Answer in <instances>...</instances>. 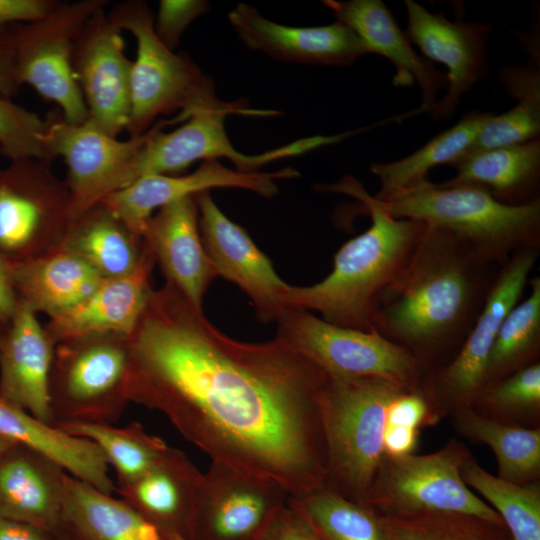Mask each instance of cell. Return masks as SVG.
Instances as JSON below:
<instances>
[{"label":"cell","instance_id":"obj_1","mask_svg":"<svg viewBox=\"0 0 540 540\" xmlns=\"http://www.w3.org/2000/svg\"><path fill=\"white\" fill-rule=\"evenodd\" d=\"M128 344L129 401L164 414L211 462L274 481L289 498L325 487L328 376L286 340H235L165 282Z\"/></svg>","mask_w":540,"mask_h":540},{"label":"cell","instance_id":"obj_2","mask_svg":"<svg viewBox=\"0 0 540 540\" xmlns=\"http://www.w3.org/2000/svg\"><path fill=\"white\" fill-rule=\"evenodd\" d=\"M499 269L453 233L428 226L403 270L381 293L372 327L412 353L427 375L457 354Z\"/></svg>","mask_w":540,"mask_h":540},{"label":"cell","instance_id":"obj_3","mask_svg":"<svg viewBox=\"0 0 540 540\" xmlns=\"http://www.w3.org/2000/svg\"><path fill=\"white\" fill-rule=\"evenodd\" d=\"M321 192L342 193L357 199L371 217L370 227L344 243L333 268L320 282L286 287V307L317 311L328 323L370 331L378 299L398 276L425 234L424 222L390 215L382 203L355 178L319 184Z\"/></svg>","mask_w":540,"mask_h":540},{"label":"cell","instance_id":"obj_4","mask_svg":"<svg viewBox=\"0 0 540 540\" xmlns=\"http://www.w3.org/2000/svg\"><path fill=\"white\" fill-rule=\"evenodd\" d=\"M379 201L391 216L447 230L499 266L516 251L540 250V199L510 206L480 186H441L425 179Z\"/></svg>","mask_w":540,"mask_h":540},{"label":"cell","instance_id":"obj_5","mask_svg":"<svg viewBox=\"0 0 540 540\" xmlns=\"http://www.w3.org/2000/svg\"><path fill=\"white\" fill-rule=\"evenodd\" d=\"M418 385L374 377H328L320 401L326 488L365 504L384 457L387 408L402 391Z\"/></svg>","mask_w":540,"mask_h":540},{"label":"cell","instance_id":"obj_6","mask_svg":"<svg viewBox=\"0 0 540 540\" xmlns=\"http://www.w3.org/2000/svg\"><path fill=\"white\" fill-rule=\"evenodd\" d=\"M110 21L131 33L137 45L131 71V107L126 131L131 137L146 133L159 116L176 111L188 117L221 108L215 85L185 53L167 48L154 31V14L142 0L115 4Z\"/></svg>","mask_w":540,"mask_h":540},{"label":"cell","instance_id":"obj_7","mask_svg":"<svg viewBox=\"0 0 540 540\" xmlns=\"http://www.w3.org/2000/svg\"><path fill=\"white\" fill-rule=\"evenodd\" d=\"M274 116L275 110L251 108L245 102L200 111L191 117L178 116L155 123L145 134V140L131 162L123 187L145 175H180L196 161L230 160L236 170L257 172L264 165L301 155L316 148L335 144L336 135H316L296 140L262 154L249 155L238 151L225 129L227 116Z\"/></svg>","mask_w":540,"mask_h":540},{"label":"cell","instance_id":"obj_8","mask_svg":"<svg viewBox=\"0 0 540 540\" xmlns=\"http://www.w3.org/2000/svg\"><path fill=\"white\" fill-rule=\"evenodd\" d=\"M128 336L98 335L55 345L49 378L52 424H112L128 403Z\"/></svg>","mask_w":540,"mask_h":540},{"label":"cell","instance_id":"obj_9","mask_svg":"<svg viewBox=\"0 0 540 540\" xmlns=\"http://www.w3.org/2000/svg\"><path fill=\"white\" fill-rule=\"evenodd\" d=\"M71 196L51 161L22 159L0 169V255L16 264L62 249Z\"/></svg>","mask_w":540,"mask_h":540},{"label":"cell","instance_id":"obj_10","mask_svg":"<svg viewBox=\"0 0 540 540\" xmlns=\"http://www.w3.org/2000/svg\"><path fill=\"white\" fill-rule=\"evenodd\" d=\"M469 456L455 439L427 455H384L365 504L380 514L461 513L505 527L498 513L462 480L461 469Z\"/></svg>","mask_w":540,"mask_h":540},{"label":"cell","instance_id":"obj_11","mask_svg":"<svg viewBox=\"0 0 540 540\" xmlns=\"http://www.w3.org/2000/svg\"><path fill=\"white\" fill-rule=\"evenodd\" d=\"M278 337L333 378H384L421 384L426 373L406 348L379 334L337 326L310 311L286 308Z\"/></svg>","mask_w":540,"mask_h":540},{"label":"cell","instance_id":"obj_12","mask_svg":"<svg viewBox=\"0 0 540 540\" xmlns=\"http://www.w3.org/2000/svg\"><path fill=\"white\" fill-rule=\"evenodd\" d=\"M106 5L105 0L58 1L43 18L12 25L21 85H29L43 99L55 103L64 119L73 124L88 119L72 71L74 41L85 22Z\"/></svg>","mask_w":540,"mask_h":540},{"label":"cell","instance_id":"obj_13","mask_svg":"<svg viewBox=\"0 0 540 540\" xmlns=\"http://www.w3.org/2000/svg\"><path fill=\"white\" fill-rule=\"evenodd\" d=\"M540 250L514 252L500 266L474 326L454 358L422 381L438 410L471 407L485 384L486 366L501 324L519 302Z\"/></svg>","mask_w":540,"mask_h":540},{"label":"cell","instance_id":"obj_14","mask_svg":"<svg viewBox=\"0 0 540 540\" xmlns=\"http://www.w3.org/2000/svg\"><path fill=\"white\" fill-rule=\"evenodd\" d=\"M145 134L120 140L87 120L70 123L60 112H52L45 118L44 147L49 160L62 157L65 161L73 222L88 208L122 188Z\"/></svg>","mask_w":540,"mask_h":540},{"label":"cell","instance_id":"obj_15","mask_svg":"<svg viewBox=\"0 0 540 540\" xmlns=\"http://www.w3.org/2000/svg\"><path fill=\"white\" fill-rule=\"evenodd\" d=\"M288 499L274 481L211 462L202 473L187 540H257Z\"/></svg>","mask_w":540,"mask_h":540},{"label":"cell","instance_id":"obj_16","mask_svg":"<svg viewBox=\"0 0 540 540\" xmlns=\"http://www.w3.org/2000/svg\"><path fill=\"white\" fill-rule=\"evenodd\" d=\"M105 8L93 14L77 34L72 71L88 111L87 121L113 136L126 130L131 107L133 61Z\"/></svg>","mask_w":540,"mask_h":540},{"label":"cell","instance_id":"obj_17","mask_svg":"<svg viewBox=\"0 0 540 540\" xmlns=\"http://www.w3.org/2000/svg\"><path fill=\"white\" fill-rule=\"evenodd\" d=\"M195 201L201 238L218 275L243 290L261 321H277L288 308L283 302L288 284L245 229L219 209L209 191L195 195Z\"/></svg>","mask_w":540,"mask_h":540},{"label":"cell","instance_id":"obj_18","mask_svg":"<svg viewBox=\"0 0 540 540\" xmlns=\"http://www.w3.org/2000/svg\"><path fill=\"white\" fill-rule=\"evenodd\" d=\"M404 3L408 39L427 58L448 69L447 91L432 109V117L451 118L461 97L486 75L491 26L479 21H450L442 13H431L412 0Z\"/></svg>","mask_w":540,"mask_h":540},{"label":"cell","instance_id":"obj_19","mask_svg":"<svg viewBox=\"0 0 540 540\" xmlns=\"http://www.w3.org/2000/svg\"><path fill=\"white\" fill-rule=\"evenodd\" d=\"M298 176L299 172L289 167L270 173L243 172L228 168L218 160H208L189 174L142 176L101 201L141 236L145 222L156 209L182 198L212 188H241L271 198L278 193L276 180Z\"/></svg>","mask_w":540,"mask_h":540},{"label":"cell","instance_id":"obj_20","mask_svg":"<svg viewBox=\"0 0 540 540\" xmlns=\"http://www.w3.org/2000/svg\"><path fill=\"white\" fill-rule=\"evenodd\" d=\"M228 19L247 47L280 61L345 66L370 53L361 38L339 21L316 27L287 26L245 3L232 9Z\"/></svg>","mask_w":540,"mask_h":540},{"label":"cell","instance_id":"obj_21","mask_svg":"<svg viewBox=\"0 0 540 540\" xmlns=\"http://www.w3.org/2000/svg\"><path fill=\"white\" fill-rule=\"evenodd\" d=\"M141 237L166 278L197 308L219 277L202 241L195 196L158 209L144 224Z\"/></svg>","mask_w":540,"mask_h":540},{"label":"cell","instance_id":"obj_22","mask_svg":"<svg viewBox=\"0 0 540 540\" xmlns=\"http://www.w3.org/2000/svg\"><path fill=\"white\" fill-rule=\"evenodd\" d=\"M323 3L332 11L336 21L348 26L361 38L370 53L379 54L394 65V86L418 84L422 103L411 111L412 116L431 112L438 101L439 91L447 86L446 74L413 49L385 3L381 0H325Z\"/></svg>","mask_w":540,"mask_h":540},{"label":"cell","instance_id":"obj_23","mask_svg":"<svg viewBox=\"0 0 540 540\" xmlns=\"http://www.w3.org/2000/svg\"><path fill=\"white\" fill-rule=\"evenodd\" d=\"M154 264L145 245L144 258L134 272L103 279L80 303L49 317L44 328L54 344L98 335L129 336L153 291L151 274Z\"/></svg>","mask_w":540,"mask_h":540},{"label":"cell","instance_id":"obj_24","mask_svg":"<svg viewBox=\"0 0 540 540\" xmlns=\"http://www.w3.org/2000/svg\"><path fill=\"white\" fill-rule=\"evenodd\" d=\"M54 349L36 312L20 301L0 341V396L50 424L49 378Z\"/></svg>","mask_w":540,"mask_h":540},{"label":"cell","instance_id":"obj_25","mask_svg":"<svg viewBox=\"0 0 540 540\" xmlns=\"http://www.w3.org/2000/svg\"><path fill=\"white\" fill-rule=\"evenodd\" d=\"M66 474L48 456L14 445L0 458V517L57 533Z\"/></svg>","mask_w":540,"mask_h":540},{"label":"cell","instance_id":"obj_26","mask_svg":"<svg viewBox=\"0 0 540 540\" xmlns=\"http://www.w3.org/2000/svg\"><path fill=\"white\" fill-rule=\"evenodd\" d=\"M201 477L183 451L170 447L151 469L115 492L159 531L187 539Z\"/></svg>","mask_w":540,"mask_h":540},{"label":"cell","instance_id":"obj_27","mask_svg":"<svg viewBox=\"0 0 540 540\" xmlns=\"http://www.w3.org/2000/svg\"><path fill=\"white\" fill-rule=\"evenodd\" d=\"M0 436L48 456L69 475L104 493L116 490L107 460L93 442L39 420L1 396Z\"/></svg>","mask_w":540,"mask_h":540},{"label":"cell","instance_id":"obj_28","mask_svg":"<svg viewBox=\"0 0 540 540\" xmlns=\"http://www.w3.org/2000/svg\"><path fill=\"white\" fill-rule=\"evenodd\" d=\"M61 529L72 540H160V531L125 500L68 473Z\"/></svg>","mask_w":540,"mask_h":540},{"label":"cell","instance_id":"obj_29","mask_svg":"<svg viewBox=\"0 0 540 540\" xmlns=\"http://www.w3.org/2000/svg\"><path fill=\"white\" fill-rule=\"evenodd\" d=\"M452 167L456 175L441 186L476 185L497 201L521 206L540 199V139L482 151Z\"/></svg>","mask_w":540,"mask_h":540},{"label":"cell","instance_id":"obj_30","mask_svg":"<svg viewBox=\"0 0 540 540\" xmlns=\"http://www.w3.org/2000/svg\"><path fill=\"white\" fill-rule=\"evenodd\" d=\"M11 275L19 300L49 317L77 305L103 281L90 266L64 249L11 264Z\"/></svg>","mask_w":540,"mask_h":540},{"label":"cell","instance_id":"obj_31","mask_svg":"<svg viewBox=\"0 0 540 540\" xmlns=\"http://www.w3.org/2000/svg\"><path fill=\"white\" fill-rule=\"evenodd\" d=\"M62 249L77 256L103 279L131 274L145 255L142 237L102 201L72 223Z\"/></svg>","mask_w":540,"mask_h":540},{"label":"cell","instance_id":"obj_32","mask_svg":"<svg viewBox=\"0 0 540 540\" xmlns=\"http://www.w3.org/2000/svg\"><path fill=\"white\" fill-rule=\"evenodd\" d=\"M453 413V423L463 437L488 445L498 463V477L526 485L540 477V429L486 417L472 407Z\"/></svg>","mask_w":540,"mask_h":540},{"label":"cell","instance_id":"obj_33","mask_svg":"<svg viewBox=\"0 0 540 540\" xmlns=\"http://www.w3.org/2000/svg\"><path fill=\"white\" fill-rule=\"evenodd\" d=\"M490 115L470 112L412 154L393 162L372 164L371 172L380 183L375 198L387 200L422 182L436 166H453L463 157Z\"/></svg>","mask_w":540,"mask_h":540},{"label":"cell","instance_id":"obj_34","mask_svg":"<svg viewBox=\"0 0 540 540\" xmlns=\"http://www.w3.org/2000/svg\"><path fill=\"white\" fill-rule=\"evenodd\" d=\"M54 425L71 435L93 442L103 453L109 467L114 469L116 487L124 486L142 476L157 464L170 448L161 438L148 433L137 422H131L124 427L105 423Z\"/></svg>","mask_w":540,"mask_h":540},{"label":"cell","instance_id":"obj_35","mask_svg":"<svg viewBox=\"0 0 540 540\" xmlns=\"http://www.w3.org/2000/svg\"><path fill=\"white\" fill-rule=\"evenodd\" d=\"M288 503L321 540H385L377 511L326 487Z\"/></svg>","mask_w":540,"mask_h":540},{"label":"cell","instance_id":"obj_36","mask_svg":"<svg viewBox=\"0 0 540 540\" xmlns=\"http://www.w3.org/2000/svg\"><path fill=\"white\" fill-rule=\"evenodd\" d=\"M528 284L529 296L510 310L499 328L489 354L485 384L539 362L540 277H533Z\"/></svg>","mask_w":540,"mask_h":540},{"label":"cell","instance_id":"obj_37","mask_svg":"<svg viewBox=\"0 0 540 540\" xmlns=\"http://www.w3.org/2000/svg\"><path fill=\"white\" fill-rule=\"evenodd\" d=\"M461 477L491 504L513 540H540L539 481L518 485L503 480L483 469L471 454Z\"/></svg>","mask_w":540,"mask_h":540},{"label":"cell","instance_id":"obj_38","mask_svg":"<svg viewBox=\"0 0 540 540\" xmlns=\"http://www.w3.org/2000/svg\"><path fill=\"white\" fill-rule=\"evenodd\" d=\"M385 540H513L482 518L448 512L380 514Z\"/></svg>","mask_w":540,"mask_h":540},{"label":"cell","instance_id":"obj_39","mask_svg":"<svg viewBox=\"0 0 540 540\" xmlns=\"http://www.w3.org/2000/svg\"><path fill=\"white\" fill-rule=\"evenodd\" d=\"M471 407L506 423L536 420L540 412V361L485 384Z\"/></svg>","mask_w":540,"mask_h":540},{"label":"cell","instance_id":"obj_40","mask_svg":"<svg viewBox=\"0 0 540 540\" xmlns=\"http://www.w3.org/2000/svg\"><path fill=\"white\" fill-rule=\"evenodd\" d=\"M539 134L540 97L517 99V104L505 113L490 115L461 159L482 151L528 142L539 138Z\"/></svg>","mask_w":540,"mask_h":540},{"label":"cell","instance_id":"obj_41","mask_svg":"<svg viewBox=\"0 0 540 540\" xmlns=\"http://www.w3.org/2000/svg\"><path fill=\"white\" fill-rule=\"evenodd\" d=\"M45 119L0 96V154L10 161L47 158L44 147ZM51 161V160H49Z\"/></svg>","mask_w":540,"mask_h":540},{"label":"cell","instance_id":"obj_42","mask_svg":"<svg viewBox=\"0 0 540 540\" xmlns=\"http://www.w3.org/2000/svg\"><path fill=\"white\" fill-rule=\"evenodd\" d=\"M209 7V2L203 0H161L157 16L154 15L156 36L167 48L174 50L188 26Z\"/></svg>","mask_w":540,"mask_h":540},{"label":"cell","instance_id":"obj_43","mask_svg":"<svg viewBox=\"0 0 540 540\" xmlns=\"http://www.w3.org/2000/svg\"><path fill=\"white\" fill-rule=\"evenodd\" d=\"M437 411V406L421 383L402 391L390 402L386 411V424L419 430L436 421Z\"/></svg>","mask_w":540,"mask_h":540},{"label":"cell","instance_id":"obj_44","mask_svg":"<svg viewBox=\"0 0 540 540\" xmlns=\"http://www.w3.org/2000/svg\"><path fill=\"white\" fill-rule=\"evenodd\" d=\"M257 540H321L287 502L270 518Z\"/></svg>","mask_w":540,"mask_h":540},{"label":"cell","instance_id":"obj_45","mask_svg":"<svg viewBox=\"0 0 540 540\" xmlns=\"http://www.w3.org/2000/svg\"><path fill=\"white\" fill-rule=\"evenodd\" d=\"M22 87L16 67L12 25L0 26V96L12 99Z\"/></svg>","mask_w":540,"mask_h":540},{"label":"cell","instance_id":"obj_46","mask_svg":"<svg viewBox=\"0 0 540 540\" xmlns=\"http://www.w3.org/2000/svg\"><path fill=\"white\" fill-rule=\"evenodd\" d=\"M57 3L55 0H0V26L39 20Z\"/></svg>","mask_w":540,"mask_h":540},{"label":"cell","instance_id":"obj_47","mask_svg":"<svg viewBox=\"0 0 540 540\" xmlns=\"http://www.w3.org/2000/svg\"><path fill=\"white\" fill-rule=\"evenodd\" d=\"M419 430L386 424L383 432V452L388 457H403L413 453L418 443Z\"/></svg>","mask_w":540,"mask_h":540},{"label":"cell","instance_id":"obj_48","mask_svg":"<svg viewBox=\"0 0 540 540\" xmlns=\"http://www.w3.org/2000/svg\"><path fill=\"white\" fill-rule=\"evenodd\" d=\"M20 304L11 275V263L0 255V323L7 326Z\"/></svg>","mask_w":540,"mask_h":540},{"label":"cell","instance_id":"obj_49","mask_svg":"<svg viewBox=\"0 0 540 540\" xmlns=\"http://www.w3.org/2000/svg\"><path fill=\"white\" fill-rule=\"evenodd\" d=\"M0 540H57L56 533L0 517Z\"/></svg>","mask_w":540,"mask_h":540},{"label":"cell","instance_id":"obj_50","mask_svg":"<svg viewBox=\"0 0 540 540\" xmlns=\"http://www.w3.org/2000/svg\"><path fill=\"white\" fill-rule=\"evenodd\" d=\"M14 445H16L15 442L0 436V458L8 451L10 450Z\"/></svg>","mask_w":540,"mask_h":540},{"label":"cell","instance_id":"obj_51","mask_svg":"<svg viewBox=\"0 0 540 540\" xmlns=\"http://www.w3.org/2000/svg\"><path fill=\"white\" fill-rule=\"evenodd\" d=\"M160 540H187V539L174 532H161L160 531Z\"/></svg>","mask_w":540,"mask_h":540},{"label":"cell","instance_id":"obj_52","mask_svg":"<svg viewBox=\"0 0 540 540\" xmlns=\"http://www.w3.org/2000/svg\"><path fill=\"white\" fill-rule=\"evenodd\" d=\"M57 540H72L62 529L56 533Z\"/></svg>","mask_w":540,"mask_h":540},{"label":"cell","instance_id":"obj_53","mask_svg":"<svg viewBox=\"0 0 540 540\" xmlns=\"http://www.w3.org/2000/svg\"><path fill=\"white\" fill-rule=\"evenodd\" d=\"M5 326L0 323V341L4 333Z\"/></svg>","mask_w":540,"mask_h":540}]
</instances>
